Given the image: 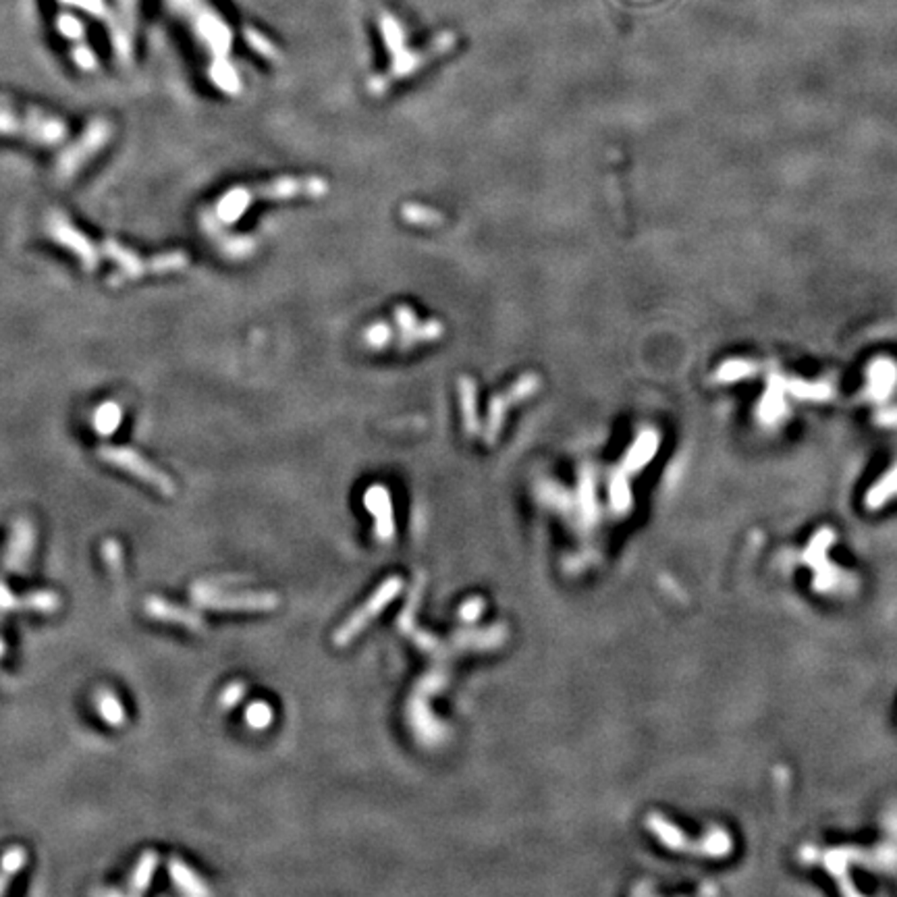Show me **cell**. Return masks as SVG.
I'll return each mask as SVG.
<instances>
[{"instance_id": "6da1fadb", "label": "cell", "mask_w": 897, "mask_h": 897, "mask_svg": "<svg viewBox=\"0 0 897 897\" xmlns=\"http://www.w3.org/2000/svg\"><path fill=\"white\" fill-rule=\"evenodd\" d=\"M0 136L26 137L34 144L57 145L69 136V125L57 114L34 106H17L13 100L0 98Z\"/></svg>"}, {"instance_id": "7a4b0ae2", "label": "cell", "mask_w": 897, "mask_h": 897, "mask_svg": "<svg viewBox=\"0 0 897 897\" xmlns=\"http://www.w3.org/2000/svg\"><path fill=\"white\" fill-rule=\"evenodd\" d=\"M113 137V123L106 119L90 121L86 131L75 144L69 145L57 160V177L60 181H69L86 167V162L94 159L96 154L102 152V148L111 142Z\"/></svg>"}, {"instance_id": "3957f363", "label": "cell", "mask_w": 897, "mask_h": 897, "mask_svg": "<svg viewBox=\"0 0 897 897\" xmlns=\"http://www.w3.org/2000/svg\"><path fill=\"white\" fill-rule=\"evenodd\" d=\"M98 457L105 464L113 465V468L123 470V472H127V474L136 476L137 480H142L144 484H148V487L159 490L160 495H167V496L175 495L173 478L168 476L167 472L156 468V465L150 462V459H145L142 453L133 451V448H129V447L105 445V447L98 448Z\"/></svg>"}, {"instance_id": "277c9868", "label": "cell", "mask_w": 897, "mask_h": 897, "mask_svg": "<svg viewBox=\"0 0 897 897\" xmlns=\"http://www.w3.org/2000/svg\"><path fill=\"white\" fill-rule=\"evenodd\" d=\"M46 231L58 246L66 247L73 256L80 260L83 270L94 272L98 269L100 266L98 244H94L86 233H82L63 212H52V214L48 216Z\"/></svg>"}, {"instance_id": "5b68a950", "label": "cell", "mask_w": 897, "mask_h": 897, "mask_svg": "<svg viewBox=\"0 0 897 897\" xmlns=\"http://www.w3.org/2000/svg\"><path fill=\"white\" fill-rule=\"evenodd\" d=\"M191 601L202 609L218 611H269L277 607L275 594H231L208 584L193 586Z\"/></svg>"}, {"instance_id": "8992f818", "label": "cell", "mask_w": 897, "mask_h": 897, "mask_svg": "<svg viewBox=\"0 0 897 897\" xmlns=\"http://www.w3.org/2000/svg\"><path fill=\"white\" fill-rule=\"evenodd\" d=\"M399 590H402V580L399 578H391L389 581H385V584L377 590V594L370 598V603L363 604V607L357 611V613L351 617V620L345 623L341 629H339V634L335 638L337 644H347V642L354 638L355 634H360V629L366 626L370 620H374V615H377L383 607H386V604L391 603V598L395 597Z\"/></svg>"}, {"instance_id": "52a82bcc", "label": "cell", "mask_w": 897, "mask_h": 897, "mask_svg": "<svg viewBox=\"0 0 897 897\" xmlns=\"http://www.w3.org/2000/svg\"><path fill=\"white\" fill-rule=\"evenodd\" d=\"M35 549V528L29 519H17L11 530V538L4 553L7 572H26Z\"/></svg>"}, {"instance_id": "ba28073f", "label": "cell", "mask_w": 897, "mask_h": 897, "mask_svg": "<svg viewBox=\"0 0 897 897\" xmlns=\"http://www.w3.org/2000/svg\"><path fill=\"white\" fill-rule=\"evenodd\" d=\"M60 607L58 594L51 590H40L26 594V597H15L11 588L0 580V613L7 611H34V613H54Z\"/></svg>"}, {"instance_id": "9c48e42d", "label": "cell", "mask_w": 897, "mask_h": 897, "mask_svg": "<svg viewBox=\"0 0 897 897\" xmlns=\"http://www.w3.org/2000/svg\"><path fill=\"white\" fill-rule=\"evenodd\" d=\"M144 609H145V613H148V617H152V620L175 623V626H183L196 634L206 632V621H204L202 615L193 613V611H190V609L179 607V604H175V603H168V601H162V598L152 597L145 601Z\"/></svg>"}, {"instance_id": "30bf717a", "label": "cell", "mask_w": 897, "mask_h": 897, "mask_svg": "<svg viewBox=\"0 0 897 897\" xmlns=\"http://www.w3.org/2000/svg\"><path fill=\"white\" fill-rule=\"evenodd\" d=\"M869 385H866V397H870L872 402L881 403L885 399H889L891 393L895 391L897 386V363L889 357H877V360L870 362L869 372Z\"/></svg>"}, {"instance_id": "8fae6325", "label": "cell", "mask_w": 897, "mask_h": 897, "mask_svg": "<svg viewBox=\"0 0 897 897\" xmlns=\"http://www.w3.org/2000/svg\"><path fill=\"white\" fill-rule=\"evenodd\" d=\"M785 391L787 383L785 378H781L779 374H771L768 377V385L765 395H762L759 403V416L765 424H775L781 420V416L785 414Z\"/></svg>"}, {"instance_id": "7c38bea8", "label": "cell", "mask_w": 897, "mask_h": 897, "mask_svg": "<svg viewBox=\"0 0 897 897\" xmlns=\"http://www.w3.org/2000/svg\"><path fill=\"white\" fill-rule=\"evenodd\" d=\"M168 872H171V878L173 883L177 885L179 891H183V893L187 895H196V897H204V895H210V889L208 885H206L202 878H199L196 872H193L190 866H187L183 860L179 858H171V862H168Z\"/></svg>"}, {"instance_id": "4fadbf2b", "label": "cell", "mask_w": 897, "mask_h": 897, "mask_svg": "<svg viewBox=\"0 0 897 897\" xmlns=\"http://www.w3.org/2000/svg\"><path fill=\"white\" fill-rule=\"evenodd\" d=\"M159 869V854L154 850H145L142 856H139L136 869H133L129 877V887H127V893L129 895H142L148 891L150 883H152L154 872Z\"/></svg>"}, {"instance_id": "5bb4252c", "label": "cell", "mask_w": 897, "mask_h": 897, "mask_svg": "<svg viewBox=\"0 0 897 897\" xmlns=\"http://www.w3.org/2000/svg\"><path fill=\"white\" fill-rule=\"evenodd\" d=\"M94 705H96V711H98V714L105 723H108L111 727L125 725L127 711H125L123 702L119 700V696L114 694L113 690H100V692H96Z\"/></svg>"}, {"instance_id": "9a60e30c", "label": "cell", "mask_w": 897, "mask_h": 897, "mask_svg": "<svg viewBox=\"0 0 897 897\" xmlns=\"http://www.w3.org/2000/svg\"><path fill=\"white\" fill-rule=\"evenodd\" d=\"M368 507L377 513V524H378V538L383 541H389L393 536V518H391V501L389 495L380 488H372L366 496Z\"/></svg>"}, {"instance_id": "2e32d148", "label": "cell", "mask_w": 897, "mask_h": 897, "mask_svg": "<svg viewBox=\"0 0 897 897\" xmlns=\"http://www.w3.org/2000/svg\"><path fill=\"white\" fill-rule=\"evenodd\" d=\"M123 422V408L117 402H106L94 410L92 428L98 436H111Z\"/></svg>"}, {"instance_id": "e0dca14e", "label": "cell", "mask_w": 897, "mask_h": 897, "mask_svg": "<svg viewBox=\"0 0 897 897\" xmlns=\"http://www.w3.org/2000/svg\"><path fill=\"white\" fill-rule=\"evenodd\" d=\"M787 383V391L792 393V395H796L800 399H808V402H823V399H827L829 395H831V386H829L827 383H806V380H785Z\"/></svg>"}, {"instance_id": "ac0fdd59", "label": "cell", "mask_w": 897, "mask_h": 897, "mask_svg": "<svg viewBox=\"0 0 897 897\" xmlns=\"http://www.w3.org/2000/svg\"><path fill=\"white\" fill-rule=\"evenodd\" d=\"M754 363L753 362H745V360H727L721 363V368L717 370V374H714V378L719 380V383H736V380H742L745 377H750V374H754Z\"/></svg>"}, {"instance_id": "d6986e66", "label": "cell", "mask_w": 897, "mask_h": 897, "mask_svg": "<svg viewBox=\"0 0 897 897\" xmlns=\"http://www.w3.org/2000/svg\"><path fill=\"white\" fill-rule=\"evenodd\" d=\"M897 493V468H893L889 472L887 476L883 478L881 482L877 484L875 488L870 490L869 493V503L870 505H883L885 501L889 499L891 495Z\"/></svg>"}, {"instance_id": "ffe728a7", "label": "cell", "mask_w": 897, "mask_h": 897, "mask_svg": "<svg viewBox=\"0 0 897 897\" xmlns=\"http://www.w3.org/2000/svg\"><path fill=\"white\" fill-rule=\"evenodd\" d=\"M27 862V854L23 847H11L9 852H4L3 860H0V872L13 878L17 872H20Z\"/></svg>"}, {"instance_id": "44dd1931", "label": "cell", "mask_w": 897, "mask_h": 897, "mask_svg": "<svg viewBox=\"0 0 897 897\" xmlns=\"http://www.w3.org/2000/svg\"><path fill=\"white\" fill-rule=\"evenodd\" d=\"M246 721L256 729H262V727L270 725L272 721V708L266 705V702H254V705L247 706Z\"/></svg>"}, {"instance_id": "7402d4cb", "label": "cell", "mask_w": 897, "mask_h": 897, "mask_svg": "<svg viewBox=\"0 0 897 897\" xmlns=\"http://www.w3.org/2000/svg\"><path fill=\"white\" fill-rule=\"evenodd\" d=\"M102 557H105L106 566L113 569V572H121V566H123V550H121V544L117 541H106L105 547H102Z\"/></svg>"}, {"instance_id": "603a6c76", "label": "cell", "mask_w": 897, "mask_h": 897, "mask_svg": "<svg viewBox=\"0 0 897 897\" xmlns=\"http://www.w3.org/2000/svg\"><path fill=\"white\" fill-rule=\"evenodd\" d=\"M244 694H246L244 683H241V682L229 683V686L224 688L222 694H221V705L224 708H233L241 698H244Z\"/></svg>"}, {"instance_id": "cb8c5ba5", "label": "cell", "mask_w": 897, "mask_h": 897, "mask_svg": "<svg viewBox=\"0 0 897 897\" xmlns=\"http://www.w3.org/2000/svg\"><path fill=\"white\" fill-rule=\"evenodd\" d=\"M9 883H11V878L7 875H3V872H0V895H3L4 891H7Z\"/></svg>"}, {"instance_id": "d4e9b609", "label": "cell", "mask_w": 897, "mask_h": 897, "mask_svg": "<svg viewBox=\"0 0 897 897\" xmlns=\"http://www.w3.org/2000/svg\"><path fill=\"white\" fill-rule=\"evenodd\" d=\"M4 652H7V644H4V640L0 638V659L4 657Z\"/></svg>"}]
</instances>
